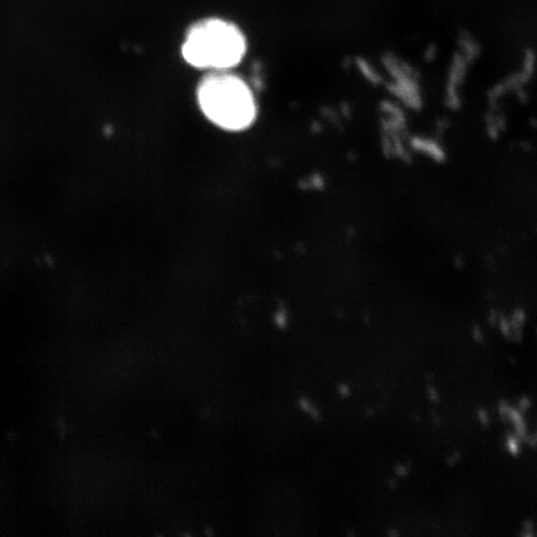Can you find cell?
<instances>
[{
  "instance_id": "6da1fadb",
  "label": "cell",
  "mask_w": 537,
  "mask_h": 537,
  "mask_svg": "<svg viewBox=\"0 0 537 537\" xmlns=\"http://www.w3.org/2000/svg\"><path fill=\"white\" fill-rule=\"evenodd\" d=\"M198 100L208 119L223 129H245L255 117L252 92L237 76H208L199 86Z\"/></svg>"
},
{
  "instance_id": "7a4b0ae2",
  "label": "cell",
  "mask_w": 537,
  "mask_h": 537,
  "mask_svg": "<svg viewBox=\"0 0 537 537\" xmlns=\"http://www.w3.org/2000/svg\"><path fill=\"white\" fill-rule=\"evenodd\" d=\"M245 53V40L234 25L212 19L198 23L183 44V56L197 68L228 69Z\"/></svg>"
}]
</instances>
